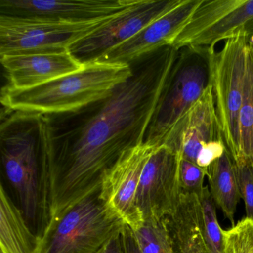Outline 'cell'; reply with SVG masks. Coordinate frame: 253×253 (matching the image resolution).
I'll use <instances>...</instances> for the list:
<instances>
[{
	"label": "cell",
	"mask_w": 253,
	"mask_h": 253,
	"mask_svg": "<svg viewBox=\"0 0 253 253\" xmlns=\"http://www.w3.org/2000/svg\"><path fill=\"white\" fill-rule=\"evenodd\" d=\"M179 50L158 48L130 63L131 76L110 94L81 109L47 115L49 167L41 182V231L100 192L123 155L143 144L146 130Z\"/></svg>",
	"instance_id": "cell-1"
},
{
	"label": "cell",
	"mask_w": 253,
	"mask_h": 253,
	"mask_svg": "<svg viewBox=\"0 0 253 253\" xmlns=\"http://www.w3.org/2000/svg\"><path fill=\"white\" fill-rule=\"evenodd\" d=\"M0 148L4 172L13 186L27 222L40 213L41 180L51 158V135L47 115L2 109Z\"/></svg>",
	"instance_id": "cell-2"
},
{
	"label": "cell",
	"mask_w": 253,
	"mask_h": 253,
	"mask_svg": "<svg viewBox=\"0 0 253 253\" xmlns=\"http://www.w3.org/2000/svg\"><path fill=\"white\" fill-rule=\"evenodd\" d=\"M132 73L131 65L94 62L81 70L27 89L5 85L1 91L5 109L42 115L81 109L106 97Z\"/></svg>",
	"instance_id": "cell-3"
},
{
	"label": "cell",
	"mask_w": 253,
	"mask_h": 253,
	"mask_svg": "<svg viewBox=\"0 0 253 253\" xmlns=\"http://www.w3.org/2000/svg\"><path fill=\"white\" fill-rule=\"evenodd\" d=\"M207 47L180 48L146 130L143 144L162 146L177 123L190 110L211 84V58Z\"/></svg>",
	"instance_id": "cell-4"
},
{
	"label": "cell",
	"mask_w": 253,
	"mask_h": 253,
	"mask_svg": "<svg viewBox=\"0 0 253 253\" xmlns=\"http://www.w3.org/2000/svg\"><path fill=\"white\" fill-rule=\"evenodd\" d=\"M100 192L48 223L39 235L38 253H97L122 231L126 224Z\"/></svg>",
	"instance_id": "cell-5"
},
{
	"label": "cell",
	"mask_w": 253,
	"mask_h": 253,
	"mask_svg": "<svg viewBox=\"0 0 253 253\" xmlns=\"http://www.w3.org/2000/svg\"><path fill=\"white\" fill-rule=\"evenodd\" d=\"M248 39L244 29L213 54L211 85L223 139L235 164L241 161L239 115L247 69Z\"/></svg>",
	"instance_id": "cell-6"
},
{
	"label": "cell",
	"mask_w": 253,
	"mask_h": 253,
	"mask_svg": "<svg viewBox=\"0 0 253 253\" xmlns=\"http://www.w3.org/2000/svg\"><path fill=\"white\" fill-rule=\"evenodd\" d=\"M110 19L72 24L0 15V57L66 52Z\"/></svg>",
	"instance_id": "cell-7"
},
{
	"label": "cell",
	"mask_w": 253,
	"mask_h": 253,
	"mask_svg": "<svg viewBox=\"0 0 253 253\" xmlns=\"http://www.w3.org/2000/svg\"><path fill=\"white\" fill-rule=\"evenodd\" d=\"M163 145L180 154L183 159L206 169L228 151L216 113L211 84L173 127Z\"/></svg>",
	"instance_id": "cell-8"
},
{
	"label": "cell",
	"mask_w": 253,
	"mask_h": 253,
	"mask_svg": "<svg viewBox=\"0 0 253 253\" xmlns=\"http://www.w3.org/2000/svg\"><path fill=\"white\" fill-rule=\"evenodd\" d=\"M182 0H138L103 26L74 43L69 51L84 65L97 61L137 35L152 22L175 8Z\"/></svg>",
	"instance_id": "cell-9"
},
{
	"label": "cell",
	"mask_w": 253,
	"mask_h": 253,
	"mask_svg": "<svg viewBox=\"0 0 253 253\" xmlns=\"http://www.w3.org/2000/svg\"><path fill=\"white\" fill-rule=\"evenodd\" d=\"M253 20V0H202L172 46L207 47L212 51Z\"/></svg>",
	"instance_id": "cell-10"
},
{
	"label": "cell",
	"mask_w": 253,
	"mask_h": 253,
	"mask_svg": "<svg viewBox=\"0 0 253 253\" xmlns=\"http://www.w3.org/2000/svg\"><path fill=\"white\" fill-rule=\"evenodd\" d=\"M181 156L167 146L156 148L140 177L136 206L143 221L162 220L177 207L180 196Z\"/></svg>",
	"instance_id": "cell-11"
},
{
	"label": "cell",
	"mask_w": 253,
	"mask_h": 253,
	"mask_svg": "<svg viewBox=\"0 0 253 253\" xmlns=\"http://www.w3.org/2000/svg\"><path fill=\"white\" fill-rule=\"evenodd\" d=\"M138 0H0V15L82 24L112 18Z\"/></svg>",
	"instance_id": "cell-12"
},
{
	"label": "cell",
	"mask_w": 253,
	"mask_h": 253,
	"mask_svg": "<svg viewBox=\"0 0 253 253\" xmlns=\"http://www.w3.org/2000/svg\"><path fill=\"white\" fill-rule=\"evenodd\" d=\"M155 149L142 144L127 151L103 177L100 197L131 229L143 222L136 197L143 169Z\"/></svg>",
	"instance_id": "cell-13"
},
{
	"label": "cell",
	"mask_w": 253,
	"mask_h": 253,
	"mask_svg": "<svg viewBox=\"0 0 253 253\" xmlns=\"http://www.w3.org/2000/svg\"><path fill=\"white\" fill-rule=\"evenodd\" d=\"M201 2L202 0H182L175 8L96 62L130 64L158 48L173 45Z\"/></svg>",
	"instance_id": "cell-14"
},
{
	"label": "cell",
	"mask_w": 253,
	"mask_h": 253,
	"mask_svg": "<svg viewBox=\"0 0 253 253\" xmlns=\"http://www.w3.org/2000/svg\"><path fill=\"white\" fill-rule=\"evenodd\" d=\"M1 63L8 78L7 86L27 89L81 70L83 65L69 51L57 54L4 56Z\"/></svg>",
	"instance_id": "cell-15"
},
{
	"label": "cell",
	"mask_w": 253,
	"mask_h": 253,
	"mask_svg": "<svg viewBox=\"0 0 253 253\" xmlns=\"http://www.w3.org/2000/svg\"><path fill=\"white\" fill-rule=\"evenodd\" d=\"M164 221L173 253H211L203 232L198 194L181 189L177 207Z\"/></svg>",
	"instance_id": "cell-16"
},
{
	"label": "cell",
	"mask_w": 253,
	"mask_h": 253,
	"mask_svg": "<svg viewBox=\"0 0 253 253\" xmlns=\"http://www.w3.org/2000/svg\"><path fill=\"white\" fill-rule=\"evenodd\" d=\"M40 237L29 228L23 211L0 186V253H38Z\"/></svg>",
	"instance_id": "cell-17"
},
{
	"label": "cell",
	"mask_w": 253,
	"mask_h": 253,
	"mask_svg": "<svg viewBox=\"0 0 253 253\" xmlns=\"http://www.w3.org/2000/svg\"><path fill=\"white\" fill-rule=\"evenodd\" d=\"M207 177L214 204L234 226L237 206L241 197L235 163L228 151L210 164Z\"/></svg>",
	"instance_id": "cell-18"
},
{
	"label": "cell",
	"mask_w": 253,
	"mask_h": 253,
	"mask_svg": "<svg viewBox=\"0 0 253 253\" xmlns=\"http://www.w3.org/2000/svg\"><path fill=\"white\" fill-rule=\"evenodd\" d=\"M241 161L253 165V48H247V69L239 115Z\"/></svg>",
	"instance_id": "cell-19"
},
{
	"label": "cell",
	"mask_w": 253,
	"mask_h": 253,
	"mask_svg": "<svg viewBox=\"0 0 253 253\" xmlns=\"http://www.w3.org/2000/svg\"><path fill=\"white\" fill-rule=\"evenodd\" d=\"M132 231L140 253H173L164 219L145 220Z\"/></svg>",
	"instance_id": "cell-20"
},
{
	"label": "cell",
	"mask_w": 253,
	"mask_h": 253,
	"mask_svg": "<svg viewBox=\"0 0 253 253\" xmlns=\"http://www.w3.org/2000/svg\"><path fill=\"white\" fill-rule=\"evenodd\" d=\"M198 195L201 202L203 232L209 250L211 253H222L223 229L219 225L216 215L215 204L209 187H204Z\"/></svg>",
	"instance_id": "cell-21"
},
{
	"label": "cell",
	"mask_w": 253,
	"mask_h": 253,
	"mask_svg": "<svg viewBox=\"0 0 253 253\" xmlns=\"http://www.w3.org/2000/svg\"><path fill=\"white\" fill-rule=\"evenodd\" d=\"M222 253H253V219L246 217L223 230Z\"/></svg>",
	"instance_id": "cell-22"
},
{
	"label": "cell",
	"mask_w": 253,
	"mask_h": 253,
	"mask_svg": "<svg viewBox=\"0 0 253 253\" xmlns=\"http://www.w3.org/2000/svg\"><path fill=\"white\" fill-rule=\"evenodd\" d=\"M207 169L196 164L180 159V182L181 189L199 194L204 189V178L207 177Z\"/></svg>",
	"instance_id": "cell-23"
},
{
	"label": "cell",
	"mask_w": 253,
	"mask_h": 253,
	"mask_svg": "<svg viewBox=\"0 0 253 253\" xmlns=\"http://www.w3.org/2000/svg\"><path fill=\"white\" fill-rule=\"evenodd\" d=\"M241 197L245 205L247 217L253 219V165L235 164Z\"/></svg>",
	"instance_id": "cell-24"
},
{
	"label": "cell",
	"mask_w": 253,
	"mask_h": 253,
	"mask_svg": "<svg viewBox=\"0 0 253 253\" xmlns=\"http://www.w3.org/2000/svg\"><path fill=\"white\" fill-rule=\"evenodd\" d=\"M124 228L122 231L116 234L97 253H126Z\"/></svg>",
	"instance_id": "cell-25"
},
{
	"label": "cell",
	"mask_w": 253,
	"mask_h": 253,
	"mask_svg": "<svg viewBox=\"0 0 253 253\" xmlns=\"http://www.w3.org/2000/svg\"><path fill=\"white\" fill-rule=\"evenodd\" d=\"M124 232L126 253H140L132 229L126 225Z\"/></svg>",
	"instance_id": "cell-26"
},
{
	"label": "cell",
	"mask_w": 253,
	"mask_h": 253,
	"mask_svg": "<svg viewBox=\"0 0 253 253\" xmlns=\"http://www.w3.org/2000/svg\"><path fill=\"white\" fill-rule=\"evenodd\" d=\"M244 31L247 35H253V20L249 22L245 27H244Z\"/></svg>",
	"instance_id": "cell-27"
},
{
	"label": "cell",
	"mask_w": 253,
	"mask_h": 253,
	"mask_svg": "<svg viewBox=\"0 0 253 253\" xmlns=\"http://www.w3.org/2000/svg\"><path fill=\"white\" fill-rule=\"evenodd\" d=\"M249 45H251L253 48V35H247Z\"/></svg>",
	"instance_id": "cell-28"
}]
</instances>
